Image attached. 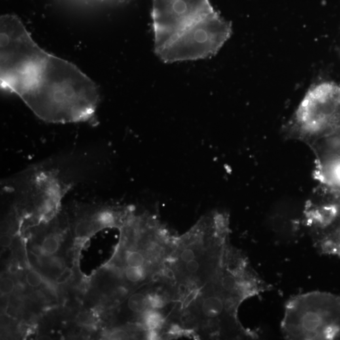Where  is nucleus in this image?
<instances>
[{
    "label": "nucleus",
    "instance_id": "1",
    "mask_svg": "<svg viewBox=\"0 0 340 340\" xmlns=\"http://www.w3.org/2000/svg\"><path fill=\"white\" fill-rule=\"evenodd\" d=\"M11 92L50 123L86 121L94 115L99 101L92 80L72 63L44 50L23 69Z\"/></svg>",
    "mask_w": 340,
    "mask_h": 340
},
{
    "label": "nucleus",
    "instance_id": "2",
    "mask_svg": "<svg viewBox=\"0 0 340 340\" xmlns=\"http://www.w3.org/2000/svg\"><path fill=\"white\" fill-rule=\"evenodd\" d=\"M155 52L165 63L212 58L231 37V23L209 0H153Z\"/></svg>",
    "mask_w": 340,
    "mask_h": 340
},
{
    "label": "nucleus",
    "instance_id": "13",
    "mask_svg": "<svg viewBox=\"0 0 340 340\" xmlns=\"http://www.w3.org/2000/svg\"><path fill=\"white\" fill-rule=\"evenodd\" d=\"M147 297L149 306L152 309H160L163 308L165 305L163 297L158 293H150Z\"/></svg>",
    "mask_w": 340,
    "mask_h": 340
},
{
    "label": "nucleus",
    "instance_id": "6",
    "mask_svg": "<svg viewBox=\"0 0 340 340\" xmlns=\"http://www.w3.org/2000/svg\"><path fill=\"white\" fill-rule=\"evenodd\" d=\"M147 306H149L147 297L143 293H134L128 301L129 308L134 312H145Z\"/></svg>",
    "mask_w": 340,
    "mask_h": 340
},
{
    "label": "nucleus",
    "instance_id": "9",
    "mask_svg": "<svg viewBox=\"0 0 340 340\" xmlns=\"http://www.w3.org/2000/svg\"><path fill=\"white\" fill-rule=\"evenodd\" d=\"M126 261L129 267H143L146 259L143 253L137 251H129L126 253Z\"/></svg>",
    "mask_w": 340,
    "mask_h": 340
},
{
    "label": "nucleus",
    "instance_id": "5",
    "mask_svg": "<svg viewBox=\"0 0 340 340\" xmlns=\"http://www.w3.org/2000/svg\"><path fill=\"white\" fill-rule=\"evenodd\" d=\"M144 314V322L149 330L159 329L163 323V318L159 312L155 310H146Z\"/></svg>",
    "mask_w": 340,
    "mask_h": 340
},
{
    "label": "nucleus",
    "instance_id": "18",
    "mask_svg": "<svg viewBox=\"0 0 340 340\" xmlns=\"http://www.w3.org/2000/svg\"><path fill=\"white\" fill-rule=\"evenodd\" d=\"M12 238L11 236L6 234L1 236V246L4 248H8L12 244Z\"/></svg>",
    "mask_w": 340,
    "mask_h": 340
},
{
    "label": "nucleus",
    "instance_id": "11",
    "mask_svg": "<svg viewBox=\"0 0 340 340\" xmlns=\"http://www.w3.org/2000/svg\"><path fill=\"white\" fill-rule=\"evenodd\" d=\"M181 265H182L185 274L190 276L197 275L199 274L200 270L203 267L202 261L200 260V257L192 259L189 262L181 264Z\"/></svg>",
    "mask_w": 340,
    "mask_h": 340
},
{
    "label": "nucleus",
    "instance_id": "17",
    "mask_svg": "<svg viewBox=\"0 0 340 340\" xmlns=\"http://www.w3.org/2000/svg\"><path fill=\"white\" fill-rule=\"evenodd\" d=\"M128 337V333H127L126 331L123 330L114 331L111 335V339L114 340L126 339Z\"/></svg>",
    "mask_w": 340,
    "mask_h": 340
},
{
    "label": "nucleus",
    "instance_id": "4",
    "mask_svg": "<svg viewBox=\"0 0 340 340\" xmlns=\"http://www.w3.org/2000/svg\"><path fill=\"white\" fill-rule=\"evenodd\" d=\"M308 146L315 156L314 178L327 200L340 198V122Z\"/></svg>",
    "mask_w": 340,
    "mask_h": 340
},
{
    "label": "nucleus",
    "instance_id": "15",
    "mask_svg": "<svg viewBox=\"0 0 340 340\" xmlns=\"http://www.w3.org/2000/svg\"><path fill=\"white\" fill-rule=\"evenodd\" d=\"M15 289L14 280L10 278H4L1 280L0 291L2 295H8L13 292Z\"/></svg>",
    "mask_w": 340,
    "mask_h": 340
},
{
    "label": "nucleus",
    "instance_id": "3",
    "mask_svg": "<svg viewBox=\"0 0 340 340\" xmlns=\"http://www.w3.org/2000/svg\"><path fill=\"white\" fill-rule=\"evenodd\" d=\"M281 330L286 340H340V296L321 291L293 295L285 306Z\"/></svg>",
    "mask_w": 340,
    "mask_h": 340
},
{
    "label": "nucleus",
    "instance_id": "7",
    "mask_svg": "<svg viewBox=\"0 0 340 340\" xmlns=\"http://www.w3.org/2000/svg\"><path fill=\"white\" fill-rule=\"evenodd\" d=\"M60 247V242L56 236L50 235L44 239L40 248L41 252L44 256H50L54 254Z\"/></svg>",
    "mask_w": 340,
    "mask_h": 340
},
{
    "label": "nucleus",
    "instance_id": "10",
    "mask_svg": "<svg viewBox=\"0 0 340 340\" xmlns=\"http://www.w3.org/2000/svg\"><path fill=\"white\" fill-rule=\"evenodd\" d=\"M127 279L131 282H139L146 276V271L143 267H128L126 270Z\"/></svg>",
    "mask_w": 340,
    "mask_h": 340
},
{
    "label": "nucleus",
    "instance_id": "12",
    "mask_svg": "<svg viewBox=\"0 0 340 340\" xmlns=\"http://www.w3.org/2000/svg\"><path fill=\"white\" fill-rule=\"evenodd\" d=\"M199 254V251L198 250L197 248H195V247H186L179 252V262L181 264L189 262L192 259L199 258L198 257Z\"/></svg>",
    "mask_w": 340,
    "mask_h": 340
},
{
    "label": "nucleus",
    "instance_id": "16",
    "mask_svg": "<svg viewBox=\"0 0 340 340\" xmlns=\"http://www.w3.org/2000/svg\"><path fill=\"white\" fill-rule=\"evenodd\" d=\"M72 275V271L69 269H65L61 272L60 275L57 277L56 282L57 284H63L66 283L67 280L71 278Z\"/></svg>",
    "mask_w": 340,
    "mask_h": 340
},
{
    "label": "nucleus",
    "instance_id": "8",
    "mask_svg": "<svg viewBox=\"0 0 340 340\" xmlns=\"http://www.w3.org/2000/svg\"><path fill=\"white\" fill-rule=\"evenodd\" d=\"M96 222L101 227H113L117 223V215L112 210H103L97 215Z\"/></svg>",
    "mask_w": 340,
    "mask_h": 340
},
{
    "label": "nucleus",
    "instance_id": "19",
    "mask_svg": "<svg viewBox=\"0 0 340 340\" xmlns=\"http://www.w3.org/2000/svg\"><path fill=\"white\" fill-rule=\"evenodd\" d=\"M18 271V267L17 265H15V264H12L8 267V272L10 274L12 275L16 274Z\"/></svg>",
    "mask_w": 340,
    "mask_h": 340
},
{
    "label": "nucleus",
    "instance_id": "14",
    "mask_svg": "<svg viewBox=\"0 0 340 340\" xmlns=\"http://www.w3.org/2000/svg\"><path fill=\"white\" fill-rule=\"evenodd\" d=\"M26 281L31 287H36L41 286L43 280L41 274L35 270H31L27 274Z\"/></svg>",
    "mask_w": 340,
    "mask_h": 340
}]
</instances>
